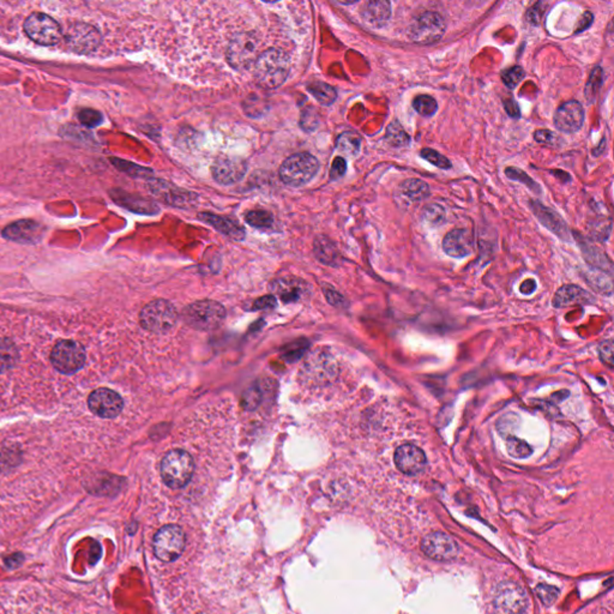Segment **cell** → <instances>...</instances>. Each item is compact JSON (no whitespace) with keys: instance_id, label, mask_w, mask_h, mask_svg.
I'll return each mask as SVG.
<instances>
[{"instance_id":"6da1fadb","label":"cell","mask_w":614,"mask_h":614,"mask_svg":"<svg viewBox=\"0 0 614 614\" xmlns=\"http://www.w3.org/2000/svg\"><path fill=\"white\" fill-rule=\"evenodd\" d=\"M291 71V59L287 53L278 48L265 51L255 63V80L265 89H275L287 80Z\"/></svg>"},{"instance_id":"7a4b0ae2","label":"cell","mask_w":614,"mask_h":614,"mask_svg":"<svg viewBox=\"0 0 614 614\" xmlns=\"http://www.w3.org/2000/svg\"><path fill=\"white\" fill-rule=\"evenodd\" d=\"M161 478L173 489H183L192 479L195 461L192 456L181 449H174L162 458Z\"/></svg>"},{"instance_id":"3957f363","label":"cell","mask_w":614,"mask_h":614,"mask_svg":"<svg viewBox=\"0 0 614 614\" xmlns=\"http://www.w3.org/2000/svg\"><path fill=\"white\" fill-rule=\"evenodd\" d=\"M188 325L201 332H211L221 327L226 318L224 306L216 301L202 300L188 305L183 312Z\"/></svg>"},{"instance_id":"277c9868","label":"cell","mask_w":614,"mask_h":614,"mask_svg":"<svg viewBox=\"0 0 614 614\" xmlns=\"http://www.w3.org/2000/svg\"><path fill=\"white\" fill-rule=\"evenodd\" d=\"M319 162L309 153L296 154L288 157L280 167V179L285 184L299 188L307 184L317 174Z\"/></svg>"},{"instance_id":"5b68a950","label":"cell","mask_w":614,"mask_h":614,"mask_svg":"<svg viewBox=\"0 0 614 614\" xmlns=\"http://www.w3.org/2000/svg\"><path fill=\"white\" fill-rule=\"evenodd\" d=\"M260 39L255 33H240L234 36L227 48V62L232 68L242 71L255 65L260 57Z\"/></svg>"},{"instance_id":"8992f818","label":"cell","mask_w":614,"mask_h":614,"mask_svg":"<svg viewBox=\"0 0 614 614\" xmlns=\"http://www.w3.org/2000/svg\"><path fill=\"white\" fill-rule=\"evenodd\" d=\"M178 320V312L170 301L149 303L139 314L141 325L152 332H170Z\"/></svg>"},{"instance_id":"52a82bcc","label":"cell","mask_w":614,"mask_h":614,"mask_svg":"<svg viewBox=\"0 0 614 614\" xmlns=\"http://www.w3.org/2000/svg\"><path fill=\"white\" fill-rule=\"evenodd\" d=\"M185 543L186 538L184 530L179 525H165L155 534L154 553L160 561L171 563L181 556L185 550Z\"/></svg>"},{"instance_id":"ba28073f","label":"cell","mask_w":614,"mask_h":614,"mask_svg":"<svg viewBox=\"0 0 614 614\" xmlns=\"http://www.w3.org/2000/svg\"><path fill=\"white\" fill-rule=\"evenodd\" d=\"M528 605L525 589L512 581L498 586L494 597L496 614H523Z\"/></svg>"},{"instance_id":"9c48e42d","label":"cell","mask_w":614,"mask_h":614,"mask_svg":"<svg viewBox=\"0 0 614 614\" xmlns=\"http://www.w3.org/2000/svg\"><path fill=\"white\" fill-rule=\"evenodd\" d=\"M24 32L34 42L44 46L57 45L63 36L58 22L41 12H34L26 19Z\"/></svg>"},{"instance_id":"30bf717a","label":"cell","mask_w":614,"mask_h":614,"mask_svg":"<svg viewBox=\"0 0 614 614\" xmlns=\"http://www.w3.org/2000/svg\"><path fill=\"white\" fill-rule=\"evenodd\" d=\"M444 18L438 12L420 15L409 28V39L417 45H431L440 41L445 33Z\"/></svg>"},{"instance_id":"8fae6325","label":"cell","mask_w":614,"mask_h":614,"mask_svg":"<svg viewBox=\"0 0 614 614\" xmlns=\"http://www.w3.org/2000/svg\"><path fill=\"white\" fill-rule=\"evenodd\" d=\"M51 361L59 372L71 374L83 368L86 353L78 342L60 341L52 350Z\"/></svg>"},{"instance_id":"7c38bea8","label":"cell","mask_w":614,"mask_h":614,"mask_svg":"<svg viewBox=\"0 0 614 614\" xmlns=\"http://www.w3.org/2000/svg\"><path fill=\"white\" fill-rule=\"evenodd\" d=\"M422 550L428 558L437 561H453L458 556V545L448 534L431 533L422 539Z\"/></svg>"},{"instance_id":"4fadbf2b","label":"cell","mask_w":614,"mask_h":614,"mask_svg":"<svg viewBox=\"0 0 614 614\" xmlns=\"http://www.w3.org/2000/svg\"><path fill=\"white\" fill-rule=\"evenodd\" d=\"M66 45L77 53H90L99 47L101 35L96 28L87 23H75L65 35Z\"/></svg>"},{"instance_id":"5bb4252c","label":"cell","mask_w":614,"mask_h":614,"mask_svg":"<svg viewBox=\"0 0 614 614\" xmlns=\"http://www.w3.org/2000/svg\"><path fill=\"white\" fill-rule=\"evenodd\" d=\"M88 404L91 412L103 419L118 417L124 408L120 395L106 388L93 391L88 399Z\"/></svg>"},{"instance_id":"9a60e30c","label":"cell","mask_w":614,"mask_h":614,"mask_svg":"<svg viewBox=\"0 0 614 614\" xmlns=\"http://www.w3.org/2000/svg\"><path fill=\"white\" fill-rule=\"evenodd\" d=\"M394 461L399 471L409 476L420 474L425 471L427 464L425 453L413 444H404L396 449Z\"/></svg>"},{"instance_id":"2e32d148","label":"cell","mask_w":614,"mask_h":614,"mask_svg":"<svg viewBox=\"0 0 614 614\" xmlns=\"http://www.w3.org/2000/svg\"><path fill=\"white\" fill-rule=\"evenodd\" d=\"M246 162L239 157L221 156L214 162L211 173L221 185H233L244 178L246 173Z\"/></svg>"},{"instance_id":"e0dca14e","label":"cell","mask_w":614,"mask_h":614,"mask_svg":"<svg viewBox=\"0 0 614 614\" xmlns=\"http://www.w3.org/2000/svg\"><path fill=\"white\" fill-rule=\"evenodd\" d=\"M148 188H150L154 196H156L159 199H161L170 206H179V208L191 206L197 198L196 195L177 188L174 185L170 184L163 180H150Z\"/></svg>"},{"instance_id":"ac0fdd59","label":"cell","mask_w":614,"mask_h":614,"mask_svg":"<svg viewBox=\"0 0 614 614\" xmlns=\"http://www.w3.org/2000/svg\"><path fill=\"white\" fill-rule=\"evenodd\" d=\"M554 125L565 134H575L582 127L584 109L579 101H569L561 105L554 114Z\"/></svg>"},{"instance_id":"d6986e66","label":"cell","mask_w":614,"mask_h":614,"mask_svg":"<svg viewBox=\"0 0 614 614\" xmlns=\"http://www.w3.org/2000/svg\"><path fill=\"white\" fill-rule=\"evenodd\" d=\"M474 249V237L469 229H455L446 234L443 240V250L453 258L469 256Z\"/></svg>"},{"instance_id":"ffe728a7","label":"cell","mask_w":614,"mask_h":614,"mask_svg":"<svg viewBox=\"0 0 614 614\" xmlns=\"http://www.w3.org/2000/svg\"><path fill=\"white\" fill-rule=\"evenodd\" d=\"M44 232L45 228L35 221L23 220L8 226L4 229L3 235L12 242L29 244L39 242Z\"/></svg>"},{"instance_id":"44dd1931","label":"cell","mask_w":614,"mask_h":614,"mask_svg":"<svg viewBox=\"0 0 614 614\" xmlns=\"http://www.w3.org/2000/svg\"><path fill=\"white\" fill-rule=\"evenodd\" d=\"M593 303L594 298L588 291L575 285L563 286L561 289L557 291L553 298V306L556 309H565L574 305H588Z\"/></svg>"},{"instance_id":"7402d4cb","label":"cell","mask_w":614,"mask_h":614,"mask_svg":"<svg viewBox=\"0 0 614 614\" xmlns=\"http://www.w3.org/2000/svg\"><path fill=\"white\" fill-rule=\"evenodd\" d=\"M199 219L203 222L210 224L214 228L217 229L220 233L227 235L228 238L233 239V240L240 242V240L245 238V229L242 228V224H238L237 221L232 220V219L224 217V216L214 215V214H210V213L201 214Z\"/></svg>"},{"instance_id":"603a6c76","label":"cell","mask_w":614,"mask_h":614,"mask_svg":"<svg viewBox=\"0 0 614 614\" xmlns=\"http://www.w3.org/2000/svg\"><path fill=\"white\" fill-rule=\"evenodd\" d=\"M391 16V4L384 0L368 1L361 9V17L372 27L381 28Z\"/></svg>"},{"instance_id":"cb8c5ba5","label":"cell","mask_w":614,"mask_h":614,"mask_svg":"<svg viewBox=\"0 0 614 614\" xmlns=\"http://www.w3.org/2000/svg\"><path fill=\"white\" fill-rule=\"evenodd\" d=\"M530 206H532V210L534 211V215L538 217L545 227H547L553 233H556L559 238H568V227L554 211L548 209L539 202L532 203Z\"/></svg>"},{"instance_id":"d4e9b609","label":"cell","mask_w":614,"mask_h":614,"mask_svg":"<svg viewBox=\"0 0 614 614\" xmlns=\"http://www.w3.org/2000/svg\"><path fill=\"white\" fill-rule=\"evenodd\" d=\"M401 191L406 197L409 198L413 202H419L430 196V188L428 185L420 179L404 180L401 184Z\"/></svg>"},{"instance_id":"484cf974","label":"cell","mask_w":614,"mask_h":614,"mask_svg":"<svg viewBox=\"0 0 614 614\" xmlns=\"http://www.w3.org/2000/svg\"><path fill=\"white\" fill-rule=\"evenodd\" d=\"M311 94L314 95V99L317 100L319 103H322L324 106H330L332 103L335 102L337 98V93L335 88L329 86L324 82H312L307 86Z\"/></svg>"},{"instance_id":"4316f807","label":"cell","mask_w":614,"mask_h":614,"mask_svg":"<svg viewBox=\"0 0 614 614\" xmlns=\"http://www.w3.org/2000/svg\"><path fill=\"white\" fill-rule=\"evenodd\" d=\"M361 147V138L355 132H343L336 141V148L340 153L347 156L358 155Z\"/></svg>"},{"instance_id":"83f0119b","label":"cell","mask_w":614,"mask_h":614,"mask_svg":"<svg viewBox=\"0 0 614 614\" xmlns=\"http://www.w3.org/2000/svg\"><path fill=\"white\" fill-rule=\"evenodd\" d=\"M273 287L285 301L296 300L298 298H300L303 291L300 281H296L294 278L280 280L278 282L273 283Z\"/></svg>"},{"instance_id":"f1b7e54d","label":"cell","mask_w":614,"mask_h":614,"mask_svg":"<svg viewBox=\"0 0 614 614\" xmlns=\"http://www.w3.org/2000/svg\"><path fill=\"white\" fill-rule=\"evenodd\" d=\"M117 201L131 210H135L136 213L152 214L157 210L156 206L153 203H150L142 197H134V196L126 195V193H119V198H117Z\"/></svg>"},{"instance_id":"f546056e","label":"cell","mask_w":614,"mask_h":614,"mask_svg":"<svg viewBox=\"0 0 614 614\" xmlns=\"http://www.w3.org/2000/svg\"><path fill=\"white\" fill-rule=\"evenodd\" d=\"M583 252L584 257L588 260V263L594 265L597 269L602 270V271H608L612 273V263L608 258L604 255L597 247L590 246V245H584L583 246Z\"/></svg>"},{"instance_id":"4dcf8cb0","label":"cell","mask_w":614,"mask_h":614,"mask_svg":"<svg viewBox=\"0 0 614 614\" xmlns=\"http://www.w3.org/2000/svg\"><path fill=\"white\" fill-rule=\"evenodd\" d=\"M386 139L392 147H406L410 142L408 134L399 125V121H392L386 129Z\"/></svg>"},{"instance_id":"1f68e13d","label":"cell","mask_w":614,"mask_h":614,"mask_svg":"<svg viewBox=\"0 0 614 614\" xmlns=\"http://www.w3.org/2000/svg\"><path fill=\"white\" fill-rule=\"evenodd\" d=\"M413 107L422 117H432L438 109V103L432 96L419 95L413 100Z\"/></svg>"},{"instance_id":"d6a6232c","label":"cell","mask_w":614,"mask_h":614,"mask_svg":"<svg viewBox=\"0 0 614 614\" xmlns=\"http://www.w3.org/2000/svg\"><path fill=\"white\" fill-rule=\"evenodd\" d=\"M445 217H446L445 210H444L443 206H440V204L432 203V204H427L422 209V219L425 220V222H427L430 226H433V227L442 226L445 222Z\"/></svg>"},{"instance_id":"836d02e7","label":"cell","mask_w":614,"mask_h":614,"mask_svg":"<svg viewBox=\"0 0 614 614\" xmlns=\"http://www.w3.org/2000/svg\"><path fill=\"white\" fill-rule=\"evenodd\" d=\"M507 453L512 458H527L533 453V449L525 440L509 437L507 440Z\"/></svg>"},{"instance_id":"e575fe53","label":"cell","mask_w":614,"mask_h":614,"mask_svg":"<svg viewBox=\"0 0 614 614\" xmlns=\"http://www.w3.org/2000/svg\"><path fill=\"white\" fill-rule=\"evenodd\" d=\"M17 359V350L8 340H0V371L9 370L14 366Z\"/></svg>"},{"instance_id":"d590c367","label":"cell","mask_w":614,"mask_h":614,"mask_svg":"<svg viewBox=\"0 0 614 614\" xmlns=\"http://www.w3.org/2000/svg\"><path fill=\"white\" fill-rule=\"evenodd\" d=\"M247 224L256 227V228H270L273 224V216L269 211L253 210L249 211L245 215Z\"/></svg>"},{"instance_id":"8d00e7d4","label":"cell","mask_w":614,"mask_h":614,"mask_svg":"<svg viewBox=\"0 0 614 614\" xmlns=\"http://www.w3.org/2000/svg\"><path fill=\"white\" fill-rule=\"evenodd\" d=\"M602 82H604V72H602L600 68L594 69V71L592 72V76H590L589 81H588L586 90H584V94L587 96V99L589 100V102H593L595 100V96H597V91L600 89Z\"/></svg>"},{"instance_id":"74e56055","label":"cell","mask_w":614,"mask_h":614,"mask_svg":"<svg viewBox=\"0 0 614 614\" xmlns=\"http://www.w3.org/2000/svg\"><path fill=\"white\" fill-rule=\"evenodd\" d=\"M314 250H316V253H317L319 260H322V262H325V263H332L335 256H336L335 249L330 244V242H327V239L322 238L316 240Z\"/></svg>"},{"instance_id":"f35d334b","label":"cell","mask_w":614,"mask_h":614,"mask_svg":"<svg viewBox=\"0 0 614 614\" xmlns=\"http://www.w3.org/2000/svg\"><path fill=\"white\" fill-rule=\"evenodd\" d=\"M420 155H422V159H425L426 161L430 162L431 165L438 167V168H442V170L451 168V162L449 161L448 157L444 156V155L438 153V152H435L433 149H422Z\"/></svg>"},{"instance_id":"ab89813d","label":"cell","mask_w":614,"mask_h":614,"mask_svg":"<svg viewBox=\"0 0 614 614\" xmlns=\"http://www.w3.org/2000/svg\"><path fill=\"white\" fill-rule=\"evenodd\" d=\"M112 161L114 162L113 165L118 167L120 171L125 172V173L132 175V177L145 178V177H149V174L152 173V171L148 170V168L137 166V165L131 163V162L121 161V160H117V159H112Z\"/></svg>"},{"instance_id":"60d3db41","label":"cell","mask_w":614,"mask_h":614,"mask_svg":"<svg viewBox=\"0 0 614 614\" xmlns=\"http://www.w3.org/2000/svg\"><path fill=\"white\" fill-rule=\"evenodd\" d=\"M523 78H525V71L520 66H514V68L507 69L505 71L502 72L503 82L510 89H514L518 86Z\"/></svg>"},{"instance_id":"b9f144b4","label":"cell","mask_w":614,"mask_h":614,"mask_svg":"<svg viewBox=\"0 0 614 614\" xmlns=\"http://www.w3.org/2000/svg\"><path fill=\"white\" fill-rule=\"evenodd\" d=\"M78 120L81 121L82 125L87 127H96L99 126L103 121L102 114L91 109V108H84L78 113Z\"/></svg>"},{"instance_id":"7bdbcfd3","label":"cell","mask_w":614,"mask_h":614,"mask_svg":"<svg viewBox=\"0 0 614 614\" xmlns=\"http://www.w3.org/2000/svg\"><path fill=\"white\" fill-rule=\"evenodd\" d=\"M505 173H507V178H510L512 180H518L521 183L527 185L533 191H540V188H539L538 185L535 184V181L529 175L525 174V172L517 170L515 167H510V168L505 170Z\"/></svg>"},{"instance_id":"ee69618b","label":"cell","mask_w":614,"mask_h":614,"mask_svg":"<svg viewBox=\"0 0 614 614\" xmlns=\"http://www.w3.org/2000/svg\"><path fill=\"white\" fill-rule=\"evenodd\" d=\"M536 593L545 605H552L559 595V590L556 587L548 586V584H540L536 588Z\"/></svg>"},{"instance_id":"f6af8a7d","label":"cell","mask_w":614,"mask_h":614,"mask_svg":"<svg viewBox=\"0 0 614 614\" xmlns=\"http://www.w3.org/2000/svg\"><path fill=\"white\" fill-rule=\"evenodd\" d=\"M613 350L614 345L612 340L602 342L599 347V355H600L601 360L610 368H613Z\"/></svg>"},{"instance_id":"bcb514c9","label":"cell","mask_w":614,"mask_h":614,"mask_svg":"<svg viewBox=\"0 0 614 614\" xmlns=\"http://www.w3.org/2000/svg\"><path fill=\"white\" fill-rule=\"evenodd\" d=\"M347 171V163L343 157L338 156L332 161V170H330V178L332 180L340 179L345 175Z\"/></svg>"},{"instance_id":"7dc6e473","label":"cell","mask_w":614,"mask_h":614,"mask_svg":"<svg viewBox=\"0 0 614 614\" xmlns=\"http://www.w3.org/2000/svg\"><path fill=\"white\" fill-rule=\"evenodd\" d=\"M534 139L539 142V143L543 144H552L554 142V134L551 132V131L548 130H539L535 132V135H534Z\"/></svg>"},{"instance_id":"c3c4849f","label":"cell","mask_w":614,"mask_h":614,"mask_svg":"<svg viewBox=\"0 0 614 614\" xmlns=\"http://www.w3.org/2000/svg\"><path fill=\"white\" fill-rule=\"evenodd\" d=\"M543 5V3H538V4L534 5L532 9H529L528 14H527L529 22L533 23V24H538L540 22V18L543 12V9H541Z\"/></svg>"},{"instance_id":"681fc988","label":"cell","mask_w":614,"mask_h":614,"mask_svg":"<svg viewBox=\"0 0 614 614\" xmlns=\"http://www.w3.org/2000/svg\"><path fill=\"white\" fill-rule=\"evenodd\" d=\"M593 21H594V17H593L592 12H586V14L582 15V17L579 18V23H577V26H576V33H582L584 30H587L588 28L590 27L593 24Z\"/></svg>"},{"instance_id":"f907efd6","label":"cell","mask_w":614,"mask_h":614,"mask_svg":"<svg viewBox=\"0 0 614 614\" xmlns=\"http://www.w3.org/2000/svg\"><path fill=\"white\" fill-rule=\"evenodd\" d=\"M275 305H276V300H275V298H273V296H264V298H260V299H258V300L255 301V304H253V309H269V307H273V306Z\"/></svg>"},{"instance_id":"816d5d0a","label":"cell","mask_w":614,"mask_h":614,"mask_svg":"<svg viewBox=\"0 0 614 614\" xmlns=\"http://www.w3.org/2000/svg\"><path fill=\"white\" fill-rule=\"evenodd\" d=\"M505 111L510 117L520 118V109L514 100L509 99L505 101Z\"/></svg>"},{"instance_id":"f5cc1de1","label":"cell","mask_w":614,"mask_h":614,"mask_svg":"<svg viewBox=\"0 0 614 614\" xmlns=\"http://www.w3.org/2000/svg\"><path fill=\"white\" fill-rule=\"evenodd\" d=\"M536 289V283L534 280H527L521 285L520 291L522 294H532Z\"/></svg>"},{"instance_id":"db71d44e","label":"cell","mask_w":614,"mask_h":614,"mask_svg":"<svg viewBox=\"0 0 614 614\" xmlns=\"http://www.w3.org/2000/svg\"><path fill=\"white\" fill-rule=\"evenodd\" d=\"M325 296H327L329 301H330L332 304H334V305H338V304H340L341 301H343V299H342V296H340V294H338L337 291H332H332H327V293H325Z\"/></svg>"},{"instance_id":"11a10c76","label":"cell","mask_w":614,"mask_h":614,"mask_svg":"<svg viewBox=\"0 0 614 614\" xmlns=\"http://www.w3.org/2000/svg\"><path fill=\"white\" fill-rule=\"evenodd\" d=\"M21 561H22V556L21 554H14V556L10 557L9 559L6 561V564L10 565V566H17V565L21 564Z\"/></svg>"}]
</instances>
